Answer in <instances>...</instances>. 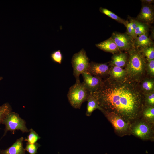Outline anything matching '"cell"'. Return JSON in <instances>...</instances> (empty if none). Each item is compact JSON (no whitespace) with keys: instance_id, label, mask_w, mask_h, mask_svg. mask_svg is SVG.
<instances>
[{"instance_id":"cell-1","label":"cell","mask_w":154,"mask_h":154,"mask_svg":"<svg viewBox=\"0 0 154 154\" xmlns=\"http://www.w3.org/2000/svg\"><path fill=\"white\" fill-rule=\"evenodd\" d=\"M90 93L101 112L116 114L131 124L141 117L144 96L137 82L126 76L118 79L110 77Z\"/></svg>"},{"instance_id":"cell-2","label":"cell","mask_w":154,"mask_h":154,"mask_svg":"<svg viewBox=\"0 0 154 154\" xmlns=\"http://www.w3.org/2000/svg\"><path fill=\"white\" fill-rule=\"evenodd\" d=\"M129 57L126 65V76L133 80L139 81L144 74L146 62L141 51L132 48L128 50Z\"/></svg>"},{"instance_id":"cell-3","label":"cell","mask_w":154,"mask_h":154,"mask_svg":"<svg viewBox=\"0 0 154 154\" xmlns=\"http://www.w3.org/2000/svg\"><path fill=\"white\" fill-rule=\"evenodd\" d=\"M131 134L143 140L154 141V124L140 117L131 124Z\"/></svg>"},{"instance_id":"cell-4","label":"cell","mask_w":154,"mask_h":154,"mask_svg":"<svg viewBox=\"0 0 154 154\" xmlns=\"http://www.w3.org/2000/svg\"><path fill=\"white\" fill-rule=\"evenodd\" d=\"M90 92L80 80L76 81L70 88L67 94L68 100L74 108L80 109L82 104L87 100Z\"/></svg>"},{"instance_id":"cell-5","label":"cell","mask_w":154,"mask_h":154,"mask_svg":"<svg viewBox=\"0 0 154 154\" xmlns=\"http://www.w3.org/2000/svg\"><path fill=\"white\" fill-rule=\"evenodd\" d=\"M2 124L5 126L4 133L2 137L5 135L7 132L9 131L13 133H14L17 130H20L23 133L29 131L26 126L25 121L21 118L18 113L12 111L4 118Z\"/></svg>"},{"instance_id":"cell-6","label":"cell","mask_w":154,"mask_h":154,"mask_svg":"<svg viewBox=\"0 0 154 154\" xmlns=\"http://www.w3.org/2000/svg\"><path fill=\"white\" fill-rule=\"evenodd\" d=\"M102 112L112 125L116 134L122 137L130 135L131 123L125 120L119 116L114 113L102 111Z\"/></svg>"},{"instance_id":"cell-7","label":"cell","mask_w":154,"mask_h":154,"mask_svg":"<svg viewBox=\"0 0 154 154\" xmlns=\"http://www.w3.org/2000/svg\"><path fill=\"white\" fill-rule=\"evenodd\" d=\"M73 74L76 81H79V76L82 73L88 72L90 63L86 51L82 49L73 55L71 60Z\"/></svg>"},{"instance_id":"cell-8","label":"cell","mask_w":154,"mask_h":154,"mask_svg":"<svg viewBox=\"0 0 154 154\" xmlns=\"http://www.w3.org/2000/svg\"><path fill=\"white\" fill-rule=\"evenodd\" d=\"M111 37L115 42L120 50L128 51L133 46L134 40L127 33L114 32Z\"/></svg>"},{"instance_id":"cell-9","label":"cell","mask_w":154,"mask_h":154,"mask_svg":"<svg viewBox=\"0 0 154 154\" xmlns=\"http://www.w3.org/2000/svg\"><path fill=\"white\" fill-rule=\"evenodd\" d=\"M82 75L83 79L82 83L90 92L96 90L102 81L101 78L93 76L88 72L83 73Z\"/></svg>"},{"instance_id":"cell-10","label":"cell","mask_w":154,"mask_h":154,"mask_svg":"<svg viewBox=\"0 0 154 154\" xmlns=\"http://www.w3.org/2000/svg\"><path fill=\"white\" fill-rule=\"evenodd\" d=\"M154 18L153 7L150 5L145 4L142 6L137 20L148 25L153 22Z\"/></svg>"},{"instance_id":"cell-11","label":"cell","mask_w":154,"mask_h":154,"mask_svg":"<svg viewBox=\"0 0 154 154\" xmlns=\"http://www.w3.org/2000/svg\"><path fill=\"white\" fill-rule=\"evenodd\" d=\"M108 66L105 63H98L94 62L90 63L88 72L95 76L100 78L108 73Z\"/></svg>"},{"instance_id":"cell-12","label":"cell","mask_w":154,"mask_h":154,"mask_svg":"<svg viewBox=\"0 0 154 154\" xmlns=\"http://www.w3.org/2000/svg\"><path fill=\"white\" fill-rule=\"evenodd\" d=\"M24 139L23 137L17 139L9 147L6 149L0 150V154H25V150L23 145Z\"/></svg>"},{"instance_id":"cell-13","label":"cell","mask_w":154,"mask_h":154,"mask_svg":"<svg viewBox=\"0 0 154 154\" xmlns=\"http://www.w3.org/2000/svg\"><path fill=\"white\" fill-rule=\"evenodd\" d=\"M96 46L104 51L113 53H117L120 51L111 37L104 41L96 44Z\"/></svg>"},{"instance_id":"cell-14","label":"cell","mask_w":154,"mask_h":154,"mask_svg":"<svg viewBox=\"0 0 154 154\" xmlns=\"http://www.w3.org/2000/svg\"><path fill=\"white\" fill-rule=\"evenodd\" d=\"M153 45V42L148 34L137 36L134 40L133 46H135L137 48H142Z\"/></svg>"},{"instance_id":"cell-15","label":"cell","mask_w":154,"mask_h":154,"mask_svg":"<svg viewBox=\"0 0 154 154\" xmlns=\"http://www.w3.org/2000/svg\"><path fill=\"white\" fill-rule=\"evenodd\" d=\"M127 59L126 53L121 52L114 54L112 57L111 63L114 66L121 68L126 65Z\"/></svg>"},{"instance_id":"cell-16","label":"cell","mask_w":154,"mask_h":154,"mask_svg":"<svg viewBox=\"0 0 154 154\" xmlns=\"http://www.w3.org/2000/svg\"><path fill=\"white\" fill-rule=\"evenodd\" d=\"M140 117L148 122L154 124V106L144 105Z\"/></svg>"},{"instance_id":"cell-17","label":"cell","mask_w":154,"mask_h":154,"mask_svg":"<svg viewBox=\"0 0 154 154\" xmlns=\"http://www.w3.org/2000/svg\"><path fill=\"white\" fill-rule=\"evenodd\" d=\"M87 101V104L86 115L88 116H90L95 110L96 109L100 110V108L97 100L90 92Z\"/></svg>"},{"instance_id":"cell-18","label":"cell","mask_w":154,"mask_h":154,"mask_svg":"<svg viewBox=\"0 0 154 154\" xmlns=\"http://www.w3.org/2000/svg\"><path fill=\"white\" fill-rule=\"evenodd\" d=\"M110 75V77L115 79H120L126 76L125 70L122 68L113 66L108 73Z\"/></svg>"},{"instance_id":"cell-19","label":"cell","mask_w":154,"mask_h":154,"mask_svg":"<svg viewBox=\"0 0 154 154\" xmlns=\"http://www.w3.org/2000/svg\"><path fill=\"white\" fill-rule=\"evenodd\" d=\"M99 10L102 13L108 16L110 18L116 20L117 22L123 24L125 25V21L115 14L113 12L106 8L102 7H100V8Z\"/></svg>"},{"instance_id":"cell-20","label":"cell","mask_w":154,"mask_h":154,"mask_svg":"<svg viewBox=\"0 0 154 154\" xmlns=\"http://www.w3.org/2000/svg\"><path fill=\"white\" fill-rule=\"evenodd\" d=\"M148 25L145 23L138 21L134 31L136 37L137 36L142 35L148 34L149 31Z\"/></svg>"},{"instance_id":"cell-21","label":"cell","mask_w":154,"mask_h":154,"mask_svg":"<svg viewBox=\"0 0 154 154\" xmlns=\"http://www.w3.org/2000/svg\"><path fill=\"white\" fill-rule=\"evenodd\" d=\"M12 111L11 107L8 102L5 103L0 106V125L2 124L7 115Z\"/></svg>"},{"instance_id":"cell-22","label":"cell","mask_w":154,"mask_h":154,"mask_svg":"<svg viewBox=\"0 0 154 154\" xmlns=\"http://www.w3.org/2000/svg\"><path fill=\"white\" fill-rule=\"evenodd\" d=\"M29 134L27 137L25 139V141L29 143L34 144L41 138L40 137L33 129L31 128L29 130Z\"/></svg>"},{"instance_id":"cell-23","label":"cell","mask_w":154,"mask_h":154,"mask_svg":"<svg viewBox=\"0 0 154 154\" xmlns=\"http://www.w3.org/2000/svg\"><path fill=\"white\" fill-rule=\"evenodd\" d=\"M142 53L146 58L147 61L154 59V47L153 45L141 48Z\"/></svg>"},{"instance_id":"cell-24","label":"cell","mask_w":154,"mask_h":154,"mask_svg":"<svg viewBox=\"0 0 154 154\" xmlns=\"http://www.w3.org/2000/svg\"><path fill=\"white\" fill-rule=\"evenodd\" d=\"M154 83L153 80L147 79L142 82L141 87L143 90L148 93L154 91Z\"/></svg>"},{"instance_id":"cell-25","label":"cell","mask_w":154,"mask_h":154,"mask_svg":"<svg viewBox=\"0 0 154 154\" xmlns=\"http://www.w3.org/2000/svg\"><path fill=\"white\" fill-rule=\"evenodd\" d=\"M40 146V145L37 142L34 144L27 142L25 149L30 154H36L37 152V149Z\"/></svg>"},{"instance_id":"cell-26","label":"cell","mask_w":154,"mask_h":154,"mask_svg":"<svg viewBox=\"0 0 154 154\" xmlns=\"http://www.w3.org/2000/svg\"><path fill=\"white\" fill-rule=\"evenodd\" d=\"M144 105L154 106V91L147 93L144 97Z\"/></svg>"},{"instance_id":"cell-27","label":"cell","mask_w":154,"mask_h":154,"mask_svg":"<svg viewBox=\"0 0 154 154\" xmlns=\"http://www.w3.org/2000/svg\"><path fill=\"white\" fill-rule=\"evenodd\" d=\"M51 58L54 62L61 64L62 60V55L60 50L53 52L50 54Z\"/></svg>"},{"instance_id":"cell-28","label":"cell","mask_w":154,"mask_h":154,"mask_svg":"<svg viewBox=\"0 0 154 154\" xmlns=\"http://www.w3.org/2000/svg\"><path fill=\"white\" fill-rule=\"evenodd\" d=\"M125 25L127 28V33L134 40L136 38V37L133 31L130 21H125Z\"/></svg>"},{"instance_id":"cell-29","label":"cell","mask_w":154,"mask_h":154,"mask_svg":"<svg viewBox=\"0 0 154 154\" xmlns=\"http://www.w3.org/2000/svg\"><path fill=\"white\" fill-rule=\"evenodd\" d=\"M147 68L149 74L152 76L154 75V60L148 61Z\"/></svg>"},{"instance_id":"cell-30","label":"cell","mask_w":154,"mask_h":154,"mask_svg":"<svg viewBox=\"0 0 154 154\" xmlns=\"http://www.w3.org/2000/svg\"><path fill=\"white\" fill-rule=\"evenodd\" d=\"M141 2L143 3L146 5H151V3H152L154 2V0H143L141 1Z\"/></svg>"},{"instance_id":"cell-31","label":"cell","mask_w":154,"mask_h":154,"mask_svg":"<svg viewBox=\"0 0 154 154\" xmlns=\"http://www.w3.org/2000/svg\"><path fill=\"white\" fill-rule=\"evenodd\" d=\"M3 79V77L0 76V82Z\"/></svg>"}]
</instances>
